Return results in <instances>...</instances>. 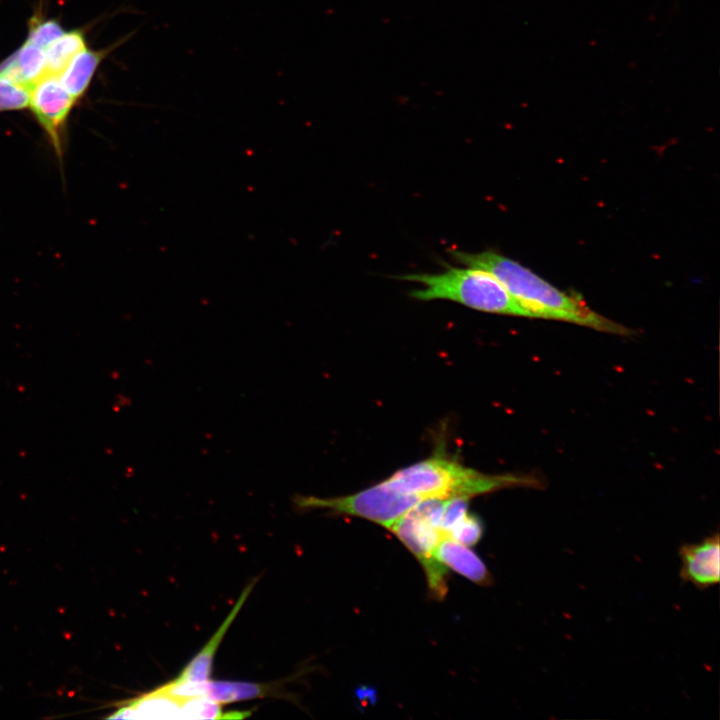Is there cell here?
<instances>
[{
    "mask_svg": "<svg viewBox=\"0 0 720 720\" xmlns=\"http://www.w3.org/2000/svg\"><path fill=\"white\" fill-rule=\"evenodd\" d=\"M85 47V38L82 32L71 31L64 33L46 48L45 75L59 77L71 59Z\"/></svg>",
    "mask_w": 720,
    "mask_h": 720,
    "instance_id": "cell-14",
    "label": "cell"
},
{
    "mask_svg": "<svg viewBox=\"0 0 720 720\" xmlns=\"http://www.w3.org/2000/svg\"><path fill=\"white\" fill-rule=\"evenodd\" d=\"M30 91V87L0 78V111L27 107Z\"/></svg>",
    "mask_w": 720,
    "mask_h": 720,
    "instance_id": "cell-15",
    "label": "cell"
},
{
    "mask_svg": "<svg viewBox=\"0 0 720 720\" xmlns=\"http://www.w3.org/2000/svg\"><path fill=\"white\" fill-rule=\"evenodd\" d=\"M468 512V499L454 497L446 501L441 529L447 535L450 529Z\"/></svg>",
    "mask_w": 720,
    "mask_h": 720,
    "instance_id": "cell-18",
    "label": "cell"
},
{
    "mask_svg": "<svg viewBox=\"0 0 720 720\" xmlns=\"http://www.w3.org/2000/svg\"><path fill=\"white\" fill-rule=\"evenodd\" d=\"M421 501L418 496L397 491L384 481L348 496H297L294 499L295 504L302 509H327L360 517L387 529Z\"/></svg>",
    "mask_w": 720,
    "mask_h": 720,
    "instance_id": "cell-4",
    "label": "cell"
},
{
    "mask_svg": "<svg viewBox=\"0 0 720 720\" xmlns=\"http://www.w3.org/2000/svg\"><path fill=\"white\" fill-rule=\"evenodd\" d=\"M185 698L168 695L159 688L118 704L108 718L125 719H183Z\"/></svg>",
    "mask_w": 720,
    "mask_h": 720,
    "instance_id": "cell-8",
    "label": "cell"
},
{
    "mask_svg": "<svg viewBox=\"0 0 720 720\" xmlns=\"http://www.w3.org/2000/svg\"><path fill=\"white\" fill-rule=\"evenodd\" d=\"M384 482L397 491L416 495L422 500L469 499L500 489L539 485L535 477L483 474L440 455L400 469Z\"/></svg>",
    "mask_w": 720,
    "mask_h": 720,
    "instance_id": "cell-2",
    "label": "cell"
},
{
    "mask_svg": "<svg viewBox=\"0 0 720 720\" xmlns=\"http://www.w3.org/2000/svg\"><path fill=\"white\" fill-rule=\"evenodd\" d=\"M46 73L44 49L26 42L0 64V78L32 87Z\"/></svg>",
    "mask_w": 720,
    "mask_h": 720,
    "instance_id": "cell-10",
    "label": "cell"
},
{
    "mask_svg": "<svg viewBox=\"0 0 720 720\" xmlns=\"http://www.w3.org/2000/svg\"><path fill=\"white\" fill-rule=\"evenodd\" d=\"M74 102L58 76L46 74L31 87L29 105L58 152L64 123Z\"/></svg>",
    "mask_w": 720,
    "mask_h": 720,
    "instance_id": "cell-6",
    "label": "cell"
},
{
    "mask_svg": "<svg viewBox=\"0 0 720 720\" xmlns=\"http://www.w3.org/2000/svg\"><path fill=\"white\" fill-rule=\"evenodd\" d=\"M483 534L481 520L467 512L447 533L454 540L466 545L473 546L479 542Z\"/></svg>",
    "mask_w": 720,
    "mask_h": 720,
    "instance_id": "cell-16",
    "label": "cell"
},
{
    "mask_svg": "<svg viewBox=\"0 0 720 720\" xmlns=\"http://www.w3.org/2000/svg\"><path fill=\"white\" fill-rule=\"evenodd\" d=\"M272 690L271 686L243 681H208L206 696L226 704L230 702L264 697Z\"/></svg>",
    "mask_w": 720,
    "mask_h": 720,
    "instance_id": "cell-13",
    "label": "cell"
},
{
    "mask_svg": "<svg viewBox=\"0 0 720 720\" xmlns=\"http://www.w3.org/2000/svg\"><path fill=\"white\" fill-rule=\"evenodd\" d=\"M680 577L699 589L716 585L720 580V543L716 532L697 543L679 549Z\"/></svg>",
    "mask_w": 720,
    "mask_h": 720,
    "instance_id": "cell-7",
    "label": "cell"
},
{
    "mask_svg": "<svg viewBox=\"0 0 720 720\" xmlns=\"http://www.w3.org/2000/svg\"><path fill=\"white\" fill-rule=\"evenodd\" d=\"M255 582L250 583L242 592L240 595L238 601L232 608L229 615L226 617L224 622L221 624V626L218 628V630L214 633V635L209 639L207 644L200 650L198 654L195 655V657L184 667V669L181 671L179 676L175 678V681H185V680H191V681H206L209 680L211 670H212V663L213 658L215 656L216 650L223 639L224 635L226 634V631L232 624L233 620L237 616L238 612L240 611L241 607L243 606L245 600L247 599L248 595L252 591L254 587Z\"/></svg>",
    "mask_w": 720,
    "mask_h": 720,
    "instance_id": "cell-11",
    "label": "cell"
},
{
    "mask_svg": "<svg viewBox=\"0 0 720 720\" xmlns=\"http://www.w3.org/2000/svg\"><path fill=\"white\" fill-rule=\"evenodd\" d=\"M399 278L422 285L411 292L418 300L445 299L482 312L535 318L495 276L481 268L447 266L439 273H411Z\"/></svg>",
    "mask_w": 720,
    "mask_h": 720,
    "instance_id": "cell-3",
    "label": "cell"
},
{
    "mask_svg": "<svg viewBox=\"0 0 720 720\" xmlns=\"http://www.w3.org/2000/svg\"><path fill=\"white\" fill-rule=\"evenodd\" d=\"M459 264L488 271L529 309L535 318L552 319L586 326L601 332L632 335L633 330L598 314L575 296H571L520 263L495 251L465 252L449 249Z\"/></svg>",
    "mask_w": 720,
    "mask_h": 720,
    "instance_id": "cell-1",
    "label": "cell"
},
{
    "mask_svg": "<svg viewBox=\"0 0 720 720\" xmlns=\"http://www.w3.org/2000/svg\"><path fill=\"white\" fill-rule=\"evenodd\" d=\"M434 557L478 585H490L492 577L483 561L468 546L445 535L434 550Z\"/></svg>",
    "mask_w": 720,
    "mask_h": 720,
    "instance_id": "cell-9",
    "label": "cell"
},
{
    "mask_svg": "<svg viewBox=\"0 0 720 720\" xmlns=\"http://www.w3.org/2000/svg\"><path fill=\"white\" fill-rule=\"evenodd\" d=\"M108 52L109 50L94 51L85 47L61 72L60 83L75 100L86 91L96 69Z\"/></svg>",
    "mask_w": 720,
    "mask_h": 720,
    "instance_id": "cell-12",
    "label": "cell"
},
{
    "mask_svg": "<svg viewBox=\"0 0 720 720\" xmlns=\"http://www.w3.org/2000/svg\"><path fill=\"white\" fill-rule=\"evenodd\" d=\"M64 33L62 26L55 20L32 21L27 42L46 49Z\"/></svg>",
    "mask_w": 720,
    "mask_h": 720,
    "instance_id": "cell-17",
    "label": "cell"
},
{
    "mask_svg": "<svg viewBox=\"0 0 720 720\" xmlns=\"http://www.w3.org/2000/svg\"><path fill=\"white\" fill-rule=\"evenodd\" d=\"M421 563L433 597L443 599L448 591L446 567L434 557V550L446 535L434 526L417 508L401 516L389 528Z\"/></svg>",
    "mask_w": 720,
    "mask_h": 720,
    "instance_id": "cell-5",
    "label": "cell"
}]
</instances>
